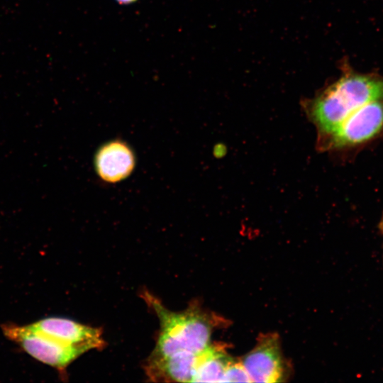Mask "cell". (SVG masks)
<instances>
[{"instance_id": "obj_1", "label": "cell", "mask_w": 383, "mask_h": 383, "mask_svg": "<svg viewBox=\"0 0 383 383\" xmlns=\"http://www.w3.org/2000/svg\"><path fill=\"white\" fill-rule=\"evenodd\" d=\"M160 321L156 345L150 357H163L187 352L198 354L210 345L216 319L193 304L182 311H172L148 292L142 294Z\"/></svg>"}, {"instance_id": "obj_2", "label": "cell", "mask_w": 383, "mask_h": 383, "mask_svg": "<svg viewBox=\"0 0 383 383\" xmlns=\"http://www.w3.org/2000/svg\"><path fill=\"white\" fill-rule=\"evenodd\" d=\"M376 100H383V79L369 75L349 74L315 99L309 114L319 132L328 138L353 111Z\"/></svg>"}, {"instance_id": "obj_3", "label": "cell", "mask_w": 383, "mask_h": 383, "mask_svg": "<svg viewBox=\"0 0 383 383\" xmlns=\"http://www.w3.org/2000/svg\"><path fill=\"white\" fill-rule=\"evenodd\" d=\"M5 335L18 343L36 360L55 367L64 368L79 355L87 352L26 326H6Z\"/></svg>"}, {"instance_id": "obj_4", "label": "cell", "mask_w": 383, "mask_h": 383, "mask_svg": "<svg viewBox=\"0 0 383 383\" xmlns=\"http://www.w3.org/2000/svg\"><path fill=\"white\" fill-rule=\"evenodd\" d=\"M383 133V100L369 102L350 114L328 137L332 148L365 143Z\"/></svg>"}, {"instance_id": "obj_5", "label": "cell", "mask_w": 383, "mask_h": 383, "mask_svg": "<svg viewBox=\"0 0 383 383\" xmlns=\"http://www.w3.org/2000/svg\"><path fill=\"white\" fill-rule=\"evenodd\" d=\"M242 363L251 382L283 381L284 362L277 334L262 335L255 347L245 356Z\"/></svg>"}, {"instance_id": "obj_6", "label": "cell", "mask_w": 383, "mask_h": 383, "mask_svg": "<svg viewBox=\"0 0 383 383\" xmlns=\"http://www.w3.org/2000/svg\"><path fill=\"white\" fill-rule=\"evenodd\" d=\"M28 326L54 339L81 348L86 351L101 349L105 345L101 328L86 326L67 318L50 317Z\"/></svg>"}, {"instance_id": "obj_7", "label": "cell", "mask_w": 383, "mask_h": 383, "mask_svg": "<svg viewBox=\"0 0 383 383\" xmlns=\"http://www.w3.org/2000/svg\"><path fill=\"white\" fill-rule=\"evenodd\" d=\"M135 163L133 149L121 139H113L103 144L97 150L94 160L97 176L108 184H116L128 177Z\"/></svg>"}, {"instance_id": "obj_8", "label": "cell", "mask_w": 383, "mask_h": 383, "mask_svg": "<svg viewBox=\"0 0 383 383\" xmlns=\"http://www.w3.org/2000/svg\"><path fill=\"white\" fill-rule=\"evenodd\" d=\"M196 355L182 352L163 357H149L145 373L152 382H191Z\"/></svg>"}, {"instance_id": "obj_9", "label": "cell", "mask_w": 383, "mask_h": 383, "mask_svg": "<svg viewBox=\"0 0 383 383\" xmlns=\"http://www.w3.org/2000/svg\"><path fill=\"white\" fill-rule=\"evenodd\" d=\"M231 361L221 346L209 345L196 355L191 382H221Z\"/></svg>"}, {"instance_id": "obj_10", "label": "cell", "mask_w": 383, "mask_h": 383, "mask_svg": "<svg viewBox=\"0 0 383 383\" xmlns=\"http://www.w3.org/2000/svg\"><path fill=\"white\" fill-rule=\"evenodd\" d=\"M221 382H251L242 362L231 361L226 367Z\"/></svg>"}, {"instance_id": "obj_11", "label": "cell", "mask_w": 383, "mask_h": 383, "mask_svg": "<svg viewBox=\"0 0 383 383\" xmlns=\"http://www.w3.org/2000/svg\"><path fill=\"white\" fill-rule=\"evenodd\" d=\"M137 0H115L118 4L121 5H128L135 2Z\"/></svg>"}, {"instance_id": "obj_12", "label": "cell", "mask_w": 383, "mask_h": 383, "mask_svg": "<svg viewBox=\"0 0 383 383\" xmlns=\"http://www.w3.org/2000/svg\"><path fill=\"white\" fill-rule=\"evenodd\" d=\"M382 227H383V222H382Z\"/></svg>"}]
</instances>
